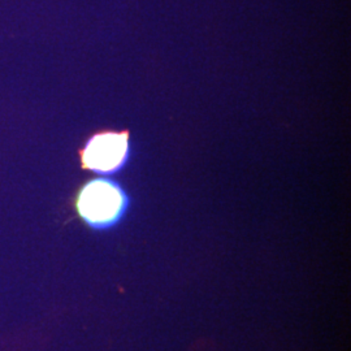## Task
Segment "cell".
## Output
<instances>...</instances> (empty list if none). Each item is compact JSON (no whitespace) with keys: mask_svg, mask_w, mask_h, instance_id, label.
<instances>
[{"mask_svg":"<svg viewBox=\"0 0 351 351\" xmlns=\"http://www.w3.org/2000/svg\"><path fill=\"white\" fill-rule=\"evenodd\" d=\"M130 207V197L117 181L93 178L78 189L75 208L82 221L95 230L117 226Z\"/></svg>","mask_w":351,"mask_h":351,"instance_id":"1","label":"cell"},{"mask_svg":"<svg viewBox=\"0 0 351 351\" xmlns=\"http://www.w3.org/2000/svg\"><path fill=\"white\" fill-rule=\"evenodd\" d=\"M81 168L98 175L121 172L132 158L130 132L99 130L91 134L78 150Z\"/></svg>","mask_w":351,"mask_h":351,"instance_id":"2","label":"cell"}]
</instances>
